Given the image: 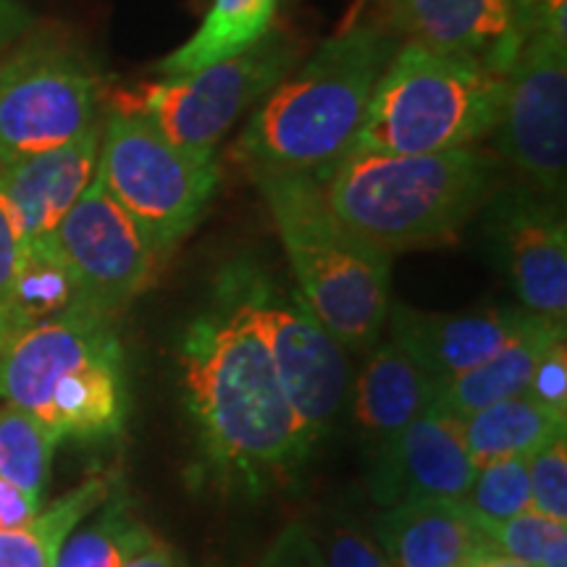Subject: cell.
<instances>
[{"instance_id": "5bb4252c", "label": "cell", "mask_w": 567, "mask_h": 567, "mask_svg": "<svg viewBox=\"0 0 567 567\" xmlns=\"http://www.w3.org/2000/svg\"><path fill=\"white\" fill-rule=\"evenodd\" d=\"M476 473L465 444V417L436 402L373 457L371 488L386 507L408 499L463 502Z\"/></svg>"}, {"instance_id": "d4e9b609", "label": "cell", "mask_w": 567, "mask_h": 567, "mask_svg": "<svg viewBox=\"0 0 567 567\" xmlns=\"http://www.w3.org/2000/svg\"><path fill=\"white\" fill-rule=\"evenodd\" d=\"M153 538L151 530L132 517L124 499L109 496L95 520L71 530L55 567H124L126 559L145 549Z\"/></svg>"}, {"instance_id": "9a60e30c", "label": "cell", "mask_w": 567, "mask_h": 567, "mask_svg": "<svg viewBox=\"0 0 567 567\" xmlns=\"http://www.w3.org/2000/svg\"><path fill=\"white\" fill-rule=\"evenodd\" d=\"M526 308H499L484 313H423L408 305H389L392 342L436 384H450L494 358L534 321Z\"/></svg>"}, {"instance_id": "7c38bea8", "label": "cell", "mask_w": 567, "mask_h": 567, "mask_svg": "<svg viewBox=\"0 0 567 567\" xmlns=\"http://www.w3.org/2000/svg\"><path fill=\"white\" fill-rule=\"evenodd\" d=\"M499 147L534 184L557 197L567 176V45L534 32L507 74Z\"/></svg>"}, {"instance_id": "83f0119b", "label": "cell", "mask_w": 567, "mask_h": 567, "mask_svg": "<svg viewBox=\"0 0 567 567\" xmlns=\"http://www.w3.org/2000/svg\"><path fill=\"white\" fill-rule=\"evenodd\" d=\"M492 538L496 555H505L528 565H542L544 551L557 536L567 534L565 523L551 520V517L536 513V509H526V513L507 517L499 523H478Z\"/></svg>"}, {"instance_id": "ac0fdd59", "label": "cell", "mask_w": 567, "mask_h": 567, "mask_svg": "<svg viewBox=\"0 0 567 567\" xmlns=\"http://www.w3.org/2000/svg\"><path fill=\"white\" fill-rule=\"evenodd\" d=\"M101 126L76 134L53 151L0 168V184L19 213L27 239L51 237L97 172Z\"/></svg>"}, {"instance_id": "d6a6232c", "label": "cell", "mask_w": 567, "mask_h": 567, "mask_svg": "<svg viewBox=\"0 0 567 567\" xmlns=\"http://www.w3.org/2000/svg\"><path fill=\"white\" fill-rule=\"evenodd\" d=\"M255 567H326L321 549L302 526H289Z\"/></svg>"}, {"instance_id": "f35d334b", "label": "cell", "mask_w": 567, "mask_h": 567, "mask_svg": "<svg viewBox=\"0 0 567 567\" xmlns=\"http://www.w3.org/2000/svg\"><path fill=\"white\" fill-rule=\"evenodd\" d=\"M476 567H536V565L520 563V559H513V557H505V555H488V557L481 559Z\"/></svg>"}, {"instance_id": "4fadbf2b", "label": "cell", "mask_w": 567, "mask_h": 567, "mask_svg": "<svg viewBox=\"0 0 567 567\" xmlns=\"http://www.w3.org/2000/svg\"><path fill=\"white\" fill-rule=\"evenodd\" d=\"M494 252L528 313L565 323L567 231L563 210L534 189H509L492 205Z\"/></svg>"}, {"instance_id": "8d00e7d4", "label": "cell", "mask_w": 567, "mask_h": 567, "mask_svg": "<svg viewBox=\"0 0 567 567\" xmlns=\"http://www.w3.org/2000/svg\"><path fill=\"white\" fill-rule=\"evenodd\" d=\"M124 567H182V565L172 547H166V544H161L158 538H153L145 549H140L137 555L126 559Z\"/></svg>"}, {"instance_id": "484cf974", "label": "cell", "mask_w": 567, "mask_h": 567, "mask_svg": "<svg viewBox=\"0 0 567 567\" xmlns=\"http://www.w3.org/2000/svg\"><path fill=\"white\" fill-rule=\"evenodd\" d=\"M59 442L61 439L38 417L6 405L0 410V478L42 496Z\"/></svg>"}, {"instance_id": "ba28073f", "label": "cell", "mask_w": 567, "mask_h": 567, "mask_svg": "<svg viewBox=\"0 0 567 567\" xmlns=\"http://www.w3.org/2000/svg\"><path fill=\"white\" fill-rule=\"evenodd\" d=\"M295 61L297 42L284 30H271L229 61L118 92L113 111L147 118L187 151L213 153L243 113L292 71Z\"/></svg>"}, {"instance_id": "e575fe53", "label": "cell", "mask_w": 567, "mask_h": 567, "mask_svg": "<svg viewBox=\"0 0 567 567\" xmlns=\"http://www.w3.org/2000/svg\"><path fill=\"white\" fill-rule=\"evenodd\" d=\"M42 496L24 492L11 481L0 478V530L21 528L32 523L42 509Z\"/></svg>"}, {"instance_id": "5b68a950", "label": "cell", "mask_w": 567, "mask_h": 567, "mask_svg": "<svg viewBox=\"0 0 567 567\" xmlns=\"http://www.w3.org/2000/svg\"><path fill=\"white\" fill-rule=\"evenodd\" d=\"M0 396L59 439L118 434L130 394L113 318L80 305L27 329L0 352Z\"/></svg>"}, {"instance_id": "cb8c5ba5", "label": "cell", "mask_w": 567, "mask_h": 567, "mask_svg": "<svg viewBox=\"0 0 567 567\" xmlns=\"http://www.w3.org/2000/svg\"><path fill=\"white\" fill-rule=\"evenodd\" d=\"M113 494L109 476H92L55 499L32 523L0 530V567H55L59 551L84 517L101 509Z\"/></svg>"}, {"instance_id": "d6986e66", "label": "cell", "mask_w": 567, "mask_h": 567, "mask_svg": "<svg viewBox=\"0 0 567 567\" xmlns=\"http://www.w3.org/2000/svg\"><path fill=\"white\" fill-rule=\"evenodd\" d=\"M442 384L423 373L392 339L379 344L358 379L354 415L373 457L384 452L425 408L436 405Z\"/></svg>"}, {"instance_id": "7402d4cb", "label": "cell", "mask_w": 567, "mask_h": 567, "mask_svg": "<svg viewBox=\"0 0 567 567\" xmlns=\"http://www.w3.org/2000/svg\"><path fill=\"white\" fill-rule=\"evenodd\" d=\"M276 9L279 0H213L193 38L155 63V71L163 76L193 74L250 51L274 30Z\"/></svg>"}, {"instance_id": "74e56055", "label": "cell", "mask_w": 567, "mask_h": 567, "mask_svg": "<svg viewBox=\"0 0 567 567\" xmlns=\"http://www.w3.org/2000/svg\"><path fill=\"white\" fill-rule=\"evenodd\" d=\"M565 555H567V534L557 536L555 542L549 544L538 567H565Z\"/></svg>"}, {"instance_id": "1f68e13d", "label": "cell", "mask_w": 567, "mask_h": 567, "mask_svg": "<svg viewBox=\"0 0 567 567\" xmlns=\"http://www.w3.org/2000/svg\"><path fill=\"white\" fill-rule=\"evenodd\" d=\"M513 3L523 40L534 32H544L559 45H567V0H513Z\"/></svg>"}, {"instance_id": "f546056e", "label": "cell", "mask_w": 567, "mask_h": 567, "mask_svg": "<svg viewBox=\"0 0 567 567\" xmlns=\"http://www.w3.org/2000/svg\"><path fill=\"white\" fill-rule=\"evenodd\" d=\"M27 250V234L21 229L19 213L13 208L3 184H0V350H3V326L17 281L21 258Z\"/></svg>"}, {"instance_id": "7a4b0ae2", "label": "cell", "mask_w": 567, "mask_h": 567, "mask_svg": "<svg viewBox=\"0 0 567 567\" xmlns=\"http://www.w3.org/2000/svg\"><path fill=\"white\" fill-rule=\"evenodd\" d=\"M396 42L375 27H354L318 48L292 80L268 92L234 155L252 172L326 179L352 153L379 76Z\"/></svg>"}, {"instance_id": "603a6c76", "label": "cell", "mask_w": 567, "mask_h": 567, "mask_svg": "<svg viewBox=\"0 0 567 567\" xmlns=\"http://www.w3.org/2000/svg\"><path fill=\"white\" fill-rule=\"evenodd\" d=\"M80 305L76 284L71 279L61 252L55 250L53 237L27 239L24 258H21L17 281H13L9 313H6L3 350L32 326L59 318Z\"/></svg>"}, {"instance_id": "4316f807", "label": "cell", "mask_w": 567, "mask_h": 567, "mask_svg": "<svg viewBox=\"0 0 567 567\" xmlns=\"http://www.w3.org/2000/svg\"><path fill=\"white\" fill-rule=\"evenodd\" d=\"M463 505L478 523H499L530 509L528 457L494 460L478 467Z\"/></svg>"}, {"instance_id": "2e32d148", "label": "cell", "mask_w": 567, "mask_h": 567, "mask_svg": "<svg viewBox=\"0 0 567 567\" xmlns=\"http://www.w3.org/2000/svg\"><path fill=\"white\" fill-rule=\"evenodd\" d=\"M394 24L410 42L465 55L507 76L523 48L513 0H400Z\"/></svg>"}, {"instance_id": "f1b7e54d", "label": "cell", "mask_w": 567, "mask_h": 567, "mask_svg": "<svg viewBox=\"0 0 567 567\" xmlns=\"http://www.w3.org/2000/svg\"><path fill=\"white\" fill-rule=\"evenodd\" d=\"M530 509L567 523V444L565 436L534 452L528 457Z\"/></svg>"}, {"instance_id": "8992f818", "label": "cell", "mask_w": 567, "mask_h": 567, "mask_svg": "<svg viewBox=\"0 0 567 567\" xmlns=\"http://www.w3.org/2000/svg\"><path fill=\"white\" fill-rule=\"evenodd\" d=\"M507 76L421 42L396 48L375 82L352 153L417 155L471 147L502 122Z\"/></svg>"}, {"instance_id": "e0dca14e", "label": "cell", "mask_w": 567, "mask_h": 567, "mask_svg": "<svg viewBox=\"0 0 567 567\" xmlns=\"http://www.w3.org/2000/svg\"><path fill=\"white\" fill-rule=\"evenodd\" d=\"M375 542L400 567H476L496 555L492 538L463 502L408 499L375 520Z\"/></svg>"}, {"instance_id": "52a82bcc", "label": "cell", "mask_w": 567, "mask_h": 567, "mask_svg": "<svg viewBox=\"0 0 567 567\" xmlns=\"http://www.w3.org/2000/svg\"><path fill=\"white\" fill-rule=\"evenodd\" d=\"M95 176L158 260L195 229L221 179L216 155L187 151L147 118L122 111L101 130Z\"/></svg>"}, {"instance_id": "8fae6325", "label": "cell", "mask_w": 567, "mask_h": 567, "mask_svg": "<svg viewBox=\"0 0 567 567\" xmlns=\"http://www.w3.org/2000/svg\"><path fill=\"white\" fill-rule=\"evenodd\" d=\"M51 237L76 284L80 302L105 318H116L145 292L158 268L151 245L97 176Z\"/></svg>"}, {"instance_id": "44dd1931", "label": "cell", "mask_w": 567, "mask_h": 567, "mask_svg": "<svg viewBox=\"0 0 567 567\" xmlns=\"http://www.w3.org/2000/svg\"><path fill=\"white\" fill-rule=\"evenodd\" d=\"M565 436V410L523 392L465 417V444L478 467L494 460L530 457Z\"/></svg>"}, {"instance_id": "9c48e42d", "label": "cell", "mask_w": 567, "mask_h": 567, "mask_svg": "<svg viewBox=\"0 0 567 567\" xmlns=\"http://www.w3.org/2000/svg\"><path fill=\"white\" fill-rule=\"evenodd\" d=\"M101 80L74 42L30 34L0 59V168L90 130Z\"/></svg>"}, {"instance_id": "3957f363", "label": "cell", "mask_w": 567, "mask_h": 567, "mask_svg": "<svg viewBox=\"0 0 567 567\" xmlns=\"http://www.w3.org/2000/svg\"><path fill=\"white\" fill-rule=\"evenodd\" d=\"M494 158L476 147L381 155L350 153L323 184L347 229L386 255L457 239L494 187Z\"/></svg>"}, {"instance_id": "6da1fadb", "label": "cell", "mask_w": 567, "mask_h": 567, "mask_svg": "<svg viewBox=\"0 0 567 567\" xmlns=\"http://www.w3.org/2000/svg\"><path fill=\"white\" fill-rule=\"evenodd\" d=\"M250 271L239 264L218 276L210 305L184 329L179 365L205 471L224 488L266 494L300 471L313 442L255 318Z\"/></svg>"}, {"instance_id": "277c9868", "label": "cell", "mask_w": 567, "mask_h": 567, "mask_svg": "<svg viewBox=\"0 0 567 567\" xmlns=\"http://www.w3.org/2000/svg\"><path fill=\"white\" fill-rule=\"evenodd\" d=\"M297 279V292L347 350H365L389 316L392 255L339 221L323 184L305 174L252 172Z\"/></svg>"}, {"instance_id": "d590c367", "label": "cell", "mask_w": 567, "mask_h": 567, "mask_svg": "<svg viewBox=\"0 0 567 567\" xmlns=\"http://www.w3.org/2000/svg\"><path fill=\"white\" fill-rule=\"evenodd\" d=\"M27 27H30V13L17 0H0V55L27 32Z\"/></svg>"}, {"instance_id": "4dcf8cb0", "label": "cell", "mask_w": 567, "mask_h": 567, "mask_svg": "<svg viewBox=\"0 0 567 567\" xmlns=\"http://www.w3.org/2000/svg\"><path fill=\"white\" fill-rule=\"evenodd\" d=\"M326 567H400L375 538L354 526H339L321 551Z\"/></svg>"}, {"instance_id": "30bf717a", "label": "cell", "mask_w": 567, "mask_h": 567, "mask_svg": "<svg viewBox=\"0 0 567 567\" xmlns=\"http://www.w3.org/2000/svg\"><path fill=\"white\" fill-rule=\"evenodd\" d=\"M250 292L284 394L302 431L316 444L334 423L350 386L344 347L323 329L297 289L281 292L252 268Z\"/></svg>"}, {"instance_id": "836d02e7", "label": "cell", "mask_w": 567, "mask_h": 567, "mask_svg": "<svg viewBox=\"0 0 567 567\" xmlns=\"http://www.w3.org/2000/svg\"><path fill=\"white\" fill-rule=\"evenodd\" d=\"M528 394L536 400L547 402L555 408H567V358H565V339L557 342L544 354V360L536 368L534 381H530Z\"/></svg>"}, {"instance_id": "ffe728a7", "label": "cell", "mask_w": 567, "mask_h": 567, "mask_svg": "<svg viewBox=\"0 0 567 567\" xmlns=\"http://www.w3.org/2000/svg\"><path fill=\"white\" fill-rule=\"evenodd\" d=\"M563 339L565 323L534 316V321L507 347H502L494 358L484 360L481 365L471 368L467 373L457 375L455 381L444 384L439 402L450 408L455 415L467 417L478 413L481 408L528 392L544 354L557 342H563Z\"/></svg>"}]
</instances>
